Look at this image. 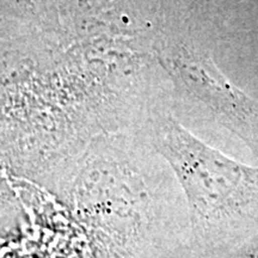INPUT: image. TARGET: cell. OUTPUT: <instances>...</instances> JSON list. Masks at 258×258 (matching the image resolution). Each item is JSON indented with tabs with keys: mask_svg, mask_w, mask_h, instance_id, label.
<instances>
[{
	"mask_svg": "<svg viewBox=\"0 0 258 258\" xmlns=\"http://www.w3.org/2000/svg\"><path fill=\"white\" fill-rule=\"evenodd\" d=\"M164 178L117 158L97 160L80 176L73 206L97 258H195L184 194Z\"/></svg>",
	"mask_w": 258,
	"mask_h": 258,
	"instance_id": "6da1fadb",
	"label": "cell"
},
{
	"mask_svg": "<svg viewBox=\"0 0 258 258\" xmlns=\"http://www.w3.org/2000/svg\"><path fill=\"white\" fill-rule=\"evenodd\" d=\"M188 205L195 258H220L258 227V169L222 154L167 118L153 135Z\"/></svg>",
	"mask_w": 258,
	"mask_h": 258,
	"instance_id": "7a4b0ae2",
	"label": "cell"
},
{
	"mask_svg": "<svg viewBox=\"0 0 258 258\" xmlns=\"http://www.w3.org/2000/svg\"><path fill=\"white\" fill-rule=\"evenodd\" d=\"M161 62L209 105L228 128L244 139L258 134V102L240 91L215 66L211 57L188 47L167 48Z\"/></svg>",
	"mask_w": 258,
	"mask_h": 258,
	"instance_id": "3957f363",
	"label": "cell"
}]
</instances>
